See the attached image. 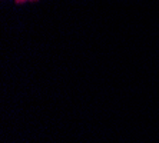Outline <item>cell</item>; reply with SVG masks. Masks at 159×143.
<instances>
[{
	"label": "cell",
	"instance_id": "obj_1",
	"mask_svg": "<svg viewBox=\"0 0 159 143\" xmlns=\"http://www.w3.org/2000/svg\"><path fill=\"white\" fill-rule=\"evenodd\" d=\"M16 3H25V2H30V0H15Z\"/></svg>",
	"mask_w": 159,
	"mask_h": 143
}]
</instances>
